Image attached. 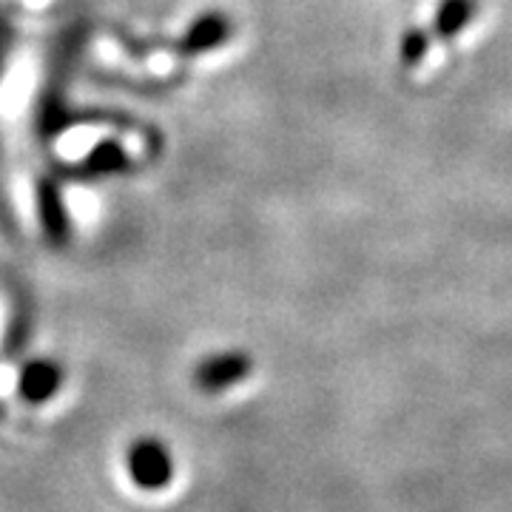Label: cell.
I'll return each instance as SVG.
<instances>
[{
    "label": "cell",
    "instance_id": "obj_6",
    "mask_svg": "<svg viewBox=\"0 0 512 512\" xmlns=\"http://www.w3.org/2000/svg\"><path fill=\"white\" fill-rule=\"evenodd\" d=\"M40 214H43V228L52 237V242H63L66 217H63V205H60V197L52 183H40Z\"/></svg>",
    "mask_w": 512,
    "mask_h": 512
},
{
    "label": "cell",
    "instance_id": "obj_4",
    "mask_svg": "<svg viewBox=\"0 0 512 512\" xmlns=\"http://www.w3.org/2000/svg\"><path fill=\"white\" fill-rule=\"evenodd\" d=\"M245 370H248V359H245V356L225 353V356H217V359L202 362V367L197 370V382H200V387H205V390H220L225 384L237 382Z\"/></svg>",
    "mask_w": 512,
    "mask_h": 512
},
{
    "label": "cell",
    "instance_id": "obj_7",
    "mask_svg": "<svg viewBox=\"0 0 512 512\" xmlns=\"http://www.w3.org/2000/svg\"><path fill=\"white\" fill-rule=\"evenodd\" d=\"M433 37L427 29H410L402 40V66L404 69H416L421 60L430 52Z\"/></svg>",
    "mask_w": 512,
    "mask_h": 512
},
{
    "label": "cell",
    "instance_id": "obj_8",
    "mask_svg": "<svg viewBox=\"0 0 512 512\" xmlns=\"http://www.w3.org/2000/svg\"><path fill=\"white\" fill-rule=\"evenodd\" d=\"M123 163H126V157H123L120 146L106 143V146H100L97 151H94L83 168H86L89 174H103V171H111V168H117V165H123Z\"/></svg>",
    "mask_w": 512,
    "mask_h": 512
},
{
    "label": "cell",
    "instance_id": "obj_5",
    "mask_svg": "<svg viewBox=\"0 0 512 512\" xmlns=\"http://www.w3.org/2000/svg\"><path fill=\"white\" fill-rule=\"evenodd\" d=\"M60 384V370L52 362H32L20 373V393L29 402H43L49 399Z\"/></svg>",
    "mask_w": 512,
    "mask_h": 512
},
{
    "label": "cell",
    "instance_id": "obj_3",
    "mask_svg": "<svg viewBox=\"0 0 512 512\" xmlns=\"http://www.w3.org/2000/svg\"><path fill=\"white\" fill-rule=\"evenodd\" d=\"M231 32V23L222 18V15H202L191 29H188V35L183 40V49L188 55H197V52H208V49H214V46H220L225 43V37Z\"/></svg>",
    "mask_w": 512,
    "mask_h": 512
},
{
    "label": "cell",
    "instance_id": "obj_2",
    "mask_svg": "<svg viewBox=\"0 0 512 512\" xmlns=\"http://www.w3.org/2000/svg\"><path fill=\"white\" fill-rule=\"evenodd\" d=\"M473 15H476V0H441L439 9H436V20L427 32L433 40L436 37L450 40L473 20Z\"/></svg>",
    "mask_w": 512,
    "mask_h": 512
},
{
    "label": "cell",
    "instance_id": "obj_1",
    "mask_svg": "<svg viewBox=\"0 0 512 512\" xmlns=\"http://www.w3.org/2000/svg\"><path fill=\"white\" fill-rule=\"evenodd\" d=\"M128 476L137 487L143 490H157V487H165L168 478L174 473V464H171V456L163 447V441L143 439L134 441L131 450H128Z\"/></svg>",
    "mask_w": 512,
    "mask_h": 512
}]
</instances>
